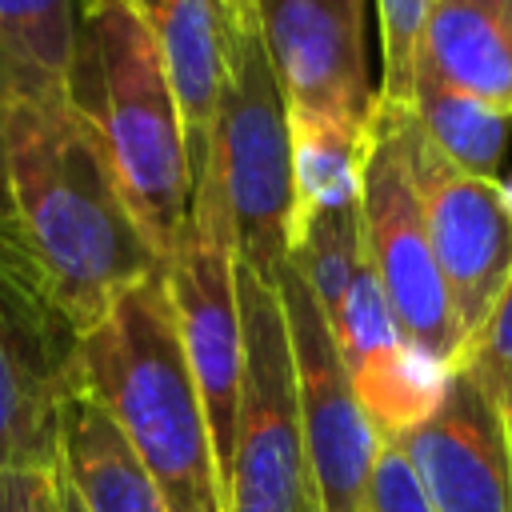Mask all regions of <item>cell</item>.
<instances>
[{
    "mask_svg": "<svg viewBox=\"0 0 512 512\" xmlns=\"http://www.w3.org/2000/svg\"><path fill=\"white\" fill-rule=\"evenodd\" d=\"M4 164L20 240L80 336L128 288L164 272L120 196L104 144L68 96L12 84L4 104Z\"/></svg>",
    "mask_w": 512,
    "mask_h": 512,
    "instance_id": "6da1fadb",
    "label": "cell"
},
{
    "mask_svg": "<svg viewBox=\"0 0 512 512\" xmlns=\"http://www.w3.org/2000/svg\"><path fill=\"white\" fill-rule=\"evenodd\" d=\"M68 100L92 124L120 196L168 268L188 220V152L160 48L132 0H80Z\"/></svg>",
    "mask_w": 512,
    "mask_h": 512,
    "instance_id": "7a4b0ae2",
    "label": "cell"
},
{
    "mask_svg": "<svg viewBox=\"0 0 512 512\" xmlns=\"http://www.w3.org/2000/svg\"><path fill=\"white\" fill-rule=\"evenodd\" d=\"M80 384L116 420L168 512H224L208 416L164 272L128 288L80 336Z\"/></svg>",
    "mask_w": 512,
    "mask_h": 512,
    "instance_id": "3957f363",
    "label": "cell"
},
{
    "mask_svg": "<svg viewBox=\"0 0 512 512\" xmlns=\"http://www.w3.org/2000/svg\"><path fill=\"white\" fill-rule=\"evenodd\" d=\"M212 168L228 204L236 260L272 284L292 236V116L252 0H224Z\"/></svg>",
    "mask_w": 512,
    "mask_h": 512,
    "instance_id": "277c9868",
    "label": "cell"
},
{
    "mask_svg": "<svg viewBox=\"0 0 512 512\" xmlns=\"http://www.w3.org/2000/svg\"><path fill=\"white\" fill-rule=\"evenodd\" d=\"M360 236L400 336L428 364L456 372L468 336L452 312L412 184V108L380 96L360 132Z\"/></svg>",
    "mask_w": 512,
    "mask_h": 512,
    "instance_id": "5b68a950",
    "label": "cell"
},
{
    "mask_svg": "<svg viewBox=\"0 0 512 512\" xmlns=\"http://www.w3.org/2000/svg\"><path fill=\"white\" fill-rule=\"evenodd\" d=\"M236 304L244 324V380L236 444L224 472V512H320L300 424L292 348L280 296L236 260Z\"/></svg>",
    "mask_w": 512,
    "mask_h": 512,
    "instance_id": "8992f818",
    "label": "cell"
},
{
    "mask_svg": "<svg viewBox=\"0 0 512 512\" xmlns=\"http://www.w3.org/2000/svg\"><path fill=\"white\" fill-rule=\"evenodd\" d=\"M164 284H168V300L176 312L184 360H188V372L196 380V392L208 416V436H212L216 472L224 488V472H228L232 444H236L240 380H244V324H240V304H236L232 220H228V204H224L212 160L204 176L192 184L188 220L164 268Z\"/></svg>",
    "mask_w": 512,
    "mask_h": 512,
    "instance_id": "52a82bcc",
    "label": "cell"
},
{
    "mask_svg": "<svg viewBox=\"0 0 512 512\" xmlns=\"http://www.w3.org/2000/svg\"><path fill=\"white\" fill-rule=\"evenodd\" d=\"M80 388V332L56 308L20 228H0V468H56L60 400Z\"/></svg>",
    "mask_w": 512,
    "mask_h": 512,
    "instance_id": "ba28073f",
    "label": "cell"
},
{
    "mask_svg": "<svg viewBox=\"0 0 512 512\" xmlns=\"http://www.w3.org/2000/svg\"><path fill=\"white\" fill-rule=\"evenodd\" d=\"M272 288L284 308L300 424H304L320 512H368V484L384 436L356 400L332 328L292 260L276 268Z\"/></svg>",
    "mask_w": 512,
    "mask_h": 512,
    "instance_id": "9c48e42d",
    "label": "cell"
},
{
    "mask_svg": "<svg viewBox=\"0 0 512 512\" xmlns=\"http://www.w3.org/2000/svg\"><path fill=\"white\" fill-rule=\"evenodd\" d=\"M412 184L452 312L472 340L512 276V208L500 180L448 164L412 120Z\"/></svg>",
    "mask_w": 512,
    "mask_h": 512,
    "instance_id": "30bf717a",
    "label": "cell"
},
{
    "mask_svg": "<svg viewBox=\"0 0 512 512\" xmlns=\"http://www.w3.org/2000/svg\"><path fill=\"white\" fill-rule=\"evenodd\" d=\"M252 4L288 116L364 128L376 100L364 64V0Z\"/></svg>",
    "mask_w": 512,
    "mask_h": 512,
    "instance_id": "8fae6325",
    "label": "cell"
},
{
    "mask_svg": "<svg viewBox=\"0 0 512 512\" xmlns=\"http://www.w3.org/2000/svg\"><path fill=\"white\" fill-rule=\"evenodd\" d=\"M432 512H512V460L496 400L456 368L436 408L396 436Z\"/></svg>",
    "mask_w": 512,
    "mask_h": 512,
    "instance_id": "7c38bea8",
    "label": "cell"
},
{
    "mask_svg": "<svg viewBox=\"0 0 512 512\" xmlns=\"http://www.w3.org/2000/svg\"><path fill=\"white\" fill-rule=\"evenodd\" d=\"M324 320L332 328V340H336L348 380L356 388V400L364 404L368 420L376 424V432L384 440L404 436L436 408L444 380L452 372L428 364L400 336L368 260L356 268L336 312Z\"/></svg>",
    "mask_w": 512,
    "mask_h": 512,
    "instance_id": "4fadbf2b",
    "label": "cell"
},
{
    "mask_svg": "<svg viewBox=\"0 0 512 512\" xmlns=\"http://www.w3.org/2000/svg\"><path fill=\"white\" fill-rule=\"evenodd\" d=\"M144 16L164 76L176 96L184 152H188V184H196L212 160V124L220 96V64H224V0H132Z\"/></svg>",
    "mask_w": 512,
    "mask_h": 512,
    "instance_id": "5bb4252c",
    "label": "cell"
},
{
    "mask_svg": "<svg viewBox=\"0 0 512 512\" xmlns=\"http://www.w3.org/2000/svg\"><path fill=\"white\" fill-rule=\"evenodd\" d=\"M60 476L84 512H168L104 404L80 384L60 400Z\"/></svg>",
    "mask_w": 512,
    "mask_h": 512,
    "instance_id": "9a60e30c",
    "label": "cell"
},
{
    "mask_svg": "<svg viewBox=\"0 0 512 512\" xmlns=\"http://www.w3.org/2000/svg\"><path fill=\"white\" fill-rule=\"evenodd\" d=\"M432 72L468 100L512 116V24L464 0H436L420 36L416 72Z\"/></svg>",
    "mask_w": 512,
    "mask_h": 512,
    "instance_id": "2e32d148",
    "label": "cell"
},
{
    "mask_svg": "<svg viewBox=\"0 0 512 512\" xmlns=\"http://www.w3.org/2000/svg\"><path fill=\"white\" fill-rule=\"evenodd\" d=\"M412 120L424 132V140L460 172L468 176H484L496 180L500 160L508 152V124L512 116H500L476 100H468L464 92L448 88L444 80H436L432 72H416L412 84Z\"/></svg>",
    "mask_w": 512,
    "mask_h": 512,
    "instance_id": "e0dca14e",
    "label": "cell"
},
{
    "mask_svg": "<svg viewBox=\"0 0 512 512\" xmlns=\"http://www.w3.org/2000/svg\"><path fill=\"white\" fill-rule=\"evenodd\" d=\"M76 0H0V52L16 88L68 96Z\"/></svg>",
    "mask_w": 512,
    "mask_h": 512,
    "instance_id": "ac0fdd59",
    "label": "cell"
},
{
    "mask_svg": "<svg viewBox=\"0 0 512 512\" xmlns=\"http://www.w3.org/2000/svg\"><path fill=\"white\" fill-rule=\"evenodd\" d=\"M360 132L332 120H292V224L360 204Z\"/></svg>",
    "mask_w": 512,
    "mask_h": 512,
    "instance_id": "d6986e66",
    "label": "cell"
},
{
    "mask_svg": "<svg viewBox=\"0 0 512 512\" xmlns=\"http://www.w3.org/2000/svg\"><path fill=\"white\" fill-rule=\"evenodd\" d=\"M436 0H376L380 8V100L408 104L412 84H416V56H420V36L432 16Z\"/></svg>",
    "mask_w": 512,
    "mask_h": 512,
    "instance_id": "ffe728a7",
    "label": "cell"
},
{
    "mask_svg": "<svg viewBox=\"0 0 512 512\" xmlns=\"http://www.w3.org/2000/svg\"><path fill=\"white\" fill-rule=\"evenodd\" d=\"M460 368H468L484 384L488 396L512 388V276H508L504 292L496 296L480 332L468 340Z\"/></svg>",
    "mask_w": 512,
    "mask_h": 512,
    "instance_id": "44dd1931",
    "label": "cell"
},
{
    "mask_svg": "<svg viewBox=\"0 0 512 512\" xmlns=\"http://www.w3.org/2000/svg\"><path fill=\"white\" fill-rule=\"evenodd\" d=\"M368 512H432L416 484V472L396 440L380 444L372 484H368Z\"/></svg>",
    "mask_w": 512,
    "mask_h": 512,
    "instance_id": "7402d4cb",
    "label": "cell"
},
{
    "mask_svg": "<svg viewBox=\"0 0 512 512\" xmlns=\"http://www.w3.org/2000/svg\"><path fill=\"white\" fill-rule=\"evenodd\" d=\"M0 512H60V472L0 468Z\"/></svg>",
    "mask_w": 512,
    "mask_h": 512,
    "instance_id": "603a6c76",
    "label": "cell"
},
{
    "mask_svg": "<svg viewBox=\"0 0 512 512\" xmlns=\"http://www.w3.org/2000/svg\"><path fill=\"white\" fill-rule=\"evenodd\" d=\"M16 76L0 52V224H16L12 216V196H8V164H4V104H8V92H12Z\"/></svg>",
    "mask_w": 512,
    "mask_h": 512,
    "instance_id": "cb8c5ba5",
    "label": "cell"
},
{
    "mask_svg": "<svg viewBox=\"0 0 512 512\" xmlns=\"http://www.w3.org/2000/svg\"><path fill=\"white\" fill-rule=\"evenodd\" d=\"M492 400H496V412H500V424H504L508 460H512V388H504V392H492Z\"/></svg>",
    "mask_w": 512,
    "mask_h": 512,
    "instance_id": "d4e9b609",
    "label": "cell"
},
{
    "mask_svg": "<svg viewBox=\"0 0 512 512\" xmlns=\"http://www.w3.org/2000/svg\"><path fill=\"white\" fill-rule=\"evenodd\" d=\"M60 472V468H56ZM60 512H84V504H80V496L72 492V484L60 476Z\"/></svg>",
    "mask_w": 512,
    "mask_h": 512,
    "instance_id": "484cf974",
    "label": "cell"
},
{
    "mask_svg": "<svg viewBox=\"0 0 512 512\" xmlns=\"http://www.w3.org/2000/svg\"><path fill=\"white\" fill-rule=\"evenodd\" d=\"M464 4H480V8H488V12H496L500 20L512 24V0H464Z\"/></svg>",
    "mask_w": 512,
    "mask_h": 512,
    "instance_id": "4316f807",
    "label": "cell"
},
{
    "mask_svg": "<svg viewBox=\"0 0 512 512\" xmlns=\"http://www.w3.org/2000/svg\"><path fill=\"white\" fill-rule=\"evenodd\" d=\"M500 196H504V204L512 208V176H508V180H500Z\"/></svg>",
    "mask_w": 512,
    "mask_h": 512,
    "instance_id": "83f0119b",
    "label": "cell"
},
{
    "mask_svg": "<svg viewBox=\"0 0 512 512\" xmlns=\"http://www.w3.org/2000/svg\"><path fill=\"white\" fill-rule=\"evenodd\" d=\"M0 228H8V224H0Z\"/></svg>",
    "mask_w": 512,
    "mask_h": 512,
    "instance_id": "f1b7e54d",
    "label": "cell"
}]
</instances>
